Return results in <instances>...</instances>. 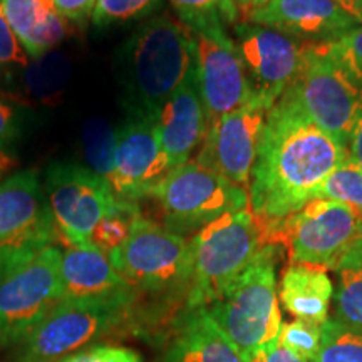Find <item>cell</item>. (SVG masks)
Masks as SVG:
<instances>
[{
    "instance_id": "cell-38",
    "label": "cell",
    "mask_w": 362,
    "mask_h": 362,
    "mask_svg": "<svg viewBox=\"0 0 362 362\" xmlns=\"http://www.w3.org/2000/svg\"><path fill=\"white\" fill-rule=\"evenodd\" d=\"M336 2L356 21V0H336Z\"/></svg>"
},
{
    "instance_id": "cell-10",
    "label": "cell",
    "mask_w": 362,
    "mask_h": 362,
    "mask_svg": "<svg viewBox=\"0 0 362 362\" xmlns=\"http://www.w3.org/2000/svg\"><path fill=\"white\" fill-rule=\"evenodd\" d=\"M56 238L39 175L27 170L0 181V280Z\"/></svg>"
},
{
    "instance_id": "cell-12",
    "label": "cell",
    "mask_w": 362,
    "mask_h": 362,
    "mask_svg": "<svg viewBox=\"0 0 362 362\" xmlns=\"http://www.w3.org/2000/svg\"><path fill=\"white\" fill-rule=\"evenodd\" d=\"M59 300L61 248L49 245L0 280V347H16Z\"/></svg>"
},
{
    "instance_id": "cell-25",
    "label": "cell",
    "mask_w": 362,
    "mask_h": 362,
    "mask_svg": "<svg viewBox=\"0 0 362 362\" xmlns=\"http://www.w3.org/2000/svg\"><path fill=\"white\" fill-rule=\"evenodd\" d=\"M346 203L362 214V171L346 160L325 178L312 194V200Z\"/></svg>"
},
{
    "instance_id": "cell-23",
    "label": "cell",
    "mask_w": 362,
    "mask_h": 362,
    "mask_svg": "<svg viewBox=\"0 0 362 362\" xmlns=\"http://www.w3.org/2000/svg\"><path fill=\"white\" fill-rule=\"evenodd\" d=\"M339 282L334 292V320L362 334V259L357 252L337 270Z\"/></svg>"
},
{
    "instance_id": "cell-19",
    "label": "cell",
    "mask_w": 362,
    "mask_h": 362,
    "mask_svg": "<svg viewBox=\"0 0 362 362\" xmlns=\"http://www.w3.org/2000/svg\"><path fill=\"white\" fill-rule=\"evenodd\" d=\"M62 298L89 300L136 296L112 267L110 257L94 245H67L61 250Z\"/></svg>"
},
{
    "instance_id": "cell-8",
    "label": "cell",
    "mask_w": 362,
    "mask_h": 362,
    "mask_svg": "<svg viewBox=\"0 0 362 362\" xmlns=\"http://www.w3.org/2000/svg\"><path fill=\"white\" fill-rule=\"evenodd\" d=\"M107 257L136 292L188 293L192 279L189 242L146 216L136 220L128 240Z\"/></svg>"
},
{
    "instance_id": "cell-6",
    "label": "cell",
    "mask_w": 362,
    "mask_h": 362,
    "mask_svg": "<svg viewBox=\"0 0 362 362\" xmlns=\"http://www.w3.org/2000/svg\"><path fill=\"white\" fill-rule=\"evenodd\" d=\"M272 228L291 264L339 270L362 247V214L341 202L314 198Z\"/></svg>"
},
{
    "instance_id": "cell-33",
    "label": "cell",
    "mask_w": 362,
    "mask_h": 362,
    "mask_svg": "<svg viewBox=\"0 0 362 362\" xmlns=\"http://www.w3.org/2000/svg\"><path fill=\"white\" fill-rule=\"evenodd\" d=\"M27 64H29V56L16 34L12 33L4 13L2 0H0V71L11 69V67L25 69Z\"/></svg>"
},
{
    "instance_id": "cell-21",
    "label": "cell",
    "mask_w": 362,
    "mask_h": 362,
    "mask_svg": "<svg viewBox=\"0 0 362 362\" xmlns=\"http://www.w3.org/2000/svg\"><path fill=\"white\" fill-rule=\"evenodd\" d=\"M2 8L29 57H44L66 37L67 21L52 0H2Z\"/></svg>"
},
{
    "instance_id": "cell-2",
    "label": "cell",
    "mask_w": 362,
    "mask_h": 362,
    "mask_svg": "<svg viewBox=\"0 0 362 362\" xmlns=\"http://www.w3.org/2000/svg\"><path fill=\"white\" fill-rule=\"evenodd\" d=\"M194 66L187 25L170 16L151 17L117 47L116 79L128 117L153 119Z\"/></svg>"
},
{
    "instance_id": "cell-5",
    "label": "cell",
    "mask_w": 362,
    "mask_h": 362,
    "mask_svg": "<svg viewBox=\"0 0 362 362\" xmlns=\"http://www.w3.org/2000/svg\"><path fill=\"white\" fill-rule=\"evenodd\" d=\"M136 296L74 300L62 298L17 344L12 362H56L96 344L129 319Z\"/></svg>"
},
{
    "instance_id": "cell-28",
    "label": "cell",
    "mask_w": 362,
    "mask_h": 362,
    "mask_svg": "<svg viewBox=\"0 0 362 362\" xmlns=\"http://www.w3.org/2000/svg\"><path fill=\"white\" fill-rule=\"evenodd\" d=\"M163 0H98L93 13V24L98 29L124 25L151 16Z\"/></svg>"
},
{
    "instance_id": "cell-32",
    "label": "cell",
    "mask_w": 362,
    "mask_h": 362,
    "mask_svg": "<svg viewBox=\"0 0 362 362\" xmlns=\"http://www.w3.org/2000/svg\"><path fill=\"white\" fill-rule=\"evenodd\" d=\"M56 362H143V357L131 347L96 342L67 354Z\"/></svg>"
},
{
    "instance_id": "cell-30",
    "label": "cell",
    "mask_w": 362,
    "mask_h": 362,
    "mask_svg": "<svg viewBox=\"0 0 362 362\" xmlns=\"http://www.w3.org/2000/svg\"><path fill=\"white\" fill-rule=\"evenodd\" d=\"M279 342L296 356L302 357L307 362H312L319 354L320 346H322V325L298 319L292 320V322H282Z\"/></svg>"
},
{
    "instance_id": "cell-35",
    "label": "cell",
    "mask_w": 362,
    "mask_h": 362,
    "mask_svg": "<svg viewBox=\"0 0 362 362\" xmlns=\"http://www.w3.org/2000/svg\"><path fill=\"white\" fill-rule=\"evenodd\" d=\"M56 11L61 13L67 22L74 24H86L93 19L94 8L98 0H52Z\"/></svg>"
},
{
    "instance_id": "cell-3",
    "label": "cell",
    "mask_w": 362,
    "mask_h": 362,
    "mask_svg": "<svg viewBox=\"0 0 362 362\" xmlns=\"http://www.w3.org/2000/svg\"><path fill=\"white\" fill-rule=\"evenodd\" d=\"M262 228L250 208L221 215L189 240L192 279L187 307H208L252 264L264 242Z\"/></svg>"
},
{
    "instance_id": "cell-27",
    "label": "cell",
    "mask_w": 362,
    "mask_h": 362,
    "mask_svg": "<svg viewBox=\"0 0 362 362\" xmlns=\"http://www.w3.org/2000/svg\"><path fill=\"white\" fill-rule=\"evenodd\" d=\"M180 22L194 27L210 22L237 24L238 6L235 0H170Z\"/></svg>"
},
{
    "instance_id": "cell-37",
    "label": "cell",
    "mask_w": 362,
    "mask_h": 362,
    "mask_svg": "<svg viewBox=\"0 0 362 362\" xmlns=\"http://www.w3.org/2000/svg\"><path fill=\"white\" fill-rule=\"evenodd\" d=\"M347 160L362 171V112L357 117L354 128L351 131L349 141H347Z\"/></svg>"
},
{
    "instance_id": "cell-16",
    "label": "cell",
    "mask_w": 362,
    "mask_h": 362,
    "mask_svg": "<svg viewBox=\"0 0 362 362\" xmlns=\"http://www.w3.org/2000/svg\"><path fill=\"white\" fill-rule=\"evenodd\" d=\"M171 166L160 146L156 126L146 117H128L116 129L112 168L106 183L117 200L139 203L151 197Z\"/></svg>"
},
{
    "instance_id": "cell-7",
    "label": "cell",
    "mask_w": 362,
    "mask_h": 362,
    "mask_svg": "<svg viewBox=\"0 0 362 362\" xmlns=\"http://www.w3.org/2000/svg\"><path fill=\"white\" fill-rule=\"evenodd\" d=\"M284 96L347 148L351 131L362 112V88L334 61L325 42L302 45L296 79Z\"/></svg>"
},
{
    "instance_id": "cell-9",
    "label": "cell",
    "mask_w": 362,
    "mask_h": 362,
    "mask_svg": "<svg viewBox=\"0 0 362 362\" xmlns=\"http://www.w3.org/2000/svg\"><path fill=\"white\" fill-rule=\"evenodd\" d=\"M149 198L160 203L166 228L181 237L194 235L221 215L248 208L247 189L197 160L171 170Z\"/></svg>"
},
{
    "instance_id": "cell-29",
    "label": "cell",
    "mask_w": 362,
    "mask_h": 362,
    "mask_svg": "<svg viewBox=\"0 0 362 362\" xmlns=\"http://www.w3.org/2000/svg\"><path fill=\"white\" fill-rule=\"evenodd\" d=\"M116 129L107 123L93 119L84 129L86 155L90 163V170L101 175L104 180L111 173L112 153H115Z\"/></svg>"
},
{
    "instance_id": "cell-1",
    "label": "cell",
    "mask_w": 362,
    "mask_h": 362,
    "mask_svg": "<svg viewBox=\"0 0 362 362\" xmlns=\"http://www.w3.org/2000/svg\"><path fill=\"white\" fill-rule=\"evenodd\" d=\"M347 160V148L312 123L287 96L267 116L248 185L255 218L275 223L300 210Z\"/></svg>"
},
{
    "instance_id": "cell-34",
    "label": "cell",
    "mask_w": 362,
    "mask_h": 362,
    "mask_svg": "<svg viewBox=\"0 0 362 362\" xmlns=\"http://www.w3.org/2000/svg\"><path fill=\"white\" fill-rule=\"evenodd\" d=\"M22 134V115L16 106L0 98V155L19 141Z\"/></svg>"
},
{
    "instance_id": "cell-31",
    "label": "cell",
    "mask_w": 362,
    "mask_h": 362,
    "mask_svg": "<svg viewBox=\"0 0 362 362\" xmlns=\"http://www.w3.org/2000/svg\"><path fill=\"white\" fill-rule=\"evenodd\" d=\"M325 47L347 76L362 88V27L357 25L332 42H325Z\"/></svg>"
},
{
    "instance_id": "cell-39",
    "label": "cell",
    "mask_w": 362,
    "mask_h": 362,
    "mask_svg": "<svg viewBox=\"0 0 362 362\" xmlns=\"http://www.w3.org/2000/svg\"><path fill=\"white\" fill-rule=\"evenodd\" d=\"M237 6H242L243 8H252V7H259L262 4L269 2V0H235Z\"/></svg>"
},
{
    "instance_id": "cell-22",
    "label": "cell",
    "mask_w": 362,
    "mask_h": 362,
    "mask_svg": "<svg viewBox=\"0 0 362 362\" xmlns=\"http://www.w3.org/2000/svg\"><path fill=\"white\" fill-rule=\"evenodd\" d=\"M279 297L285 310L296 319L322 325L329 320L334 285L320 267L291 264L282 275Z\"/></svg>"
},
{
    "instance_id": "cell-42",
    "label": "cell",
    "mask_w": 362,
    "mask_h": 362,
    "mask_svg": "<svg viewBox=\"0 0 362 362\" xmlns=\"http://www.w3.org/2000/svg\"><path fill=\"white\" fill-rule=\"evenodd\" d=\"M359 253H361V259H362V247H361V250H359Z\"/></svg>"
},
{
    "instance_id": "cell-15",
    "label": "cell",
    "mask_w": 362,
    "mask_h": 362,
    "mask_svg": "<svg viewBox=\"0 0 362 362\" xmlns=\"http://www.w3.org/2000/svg\"><path fill=\"white\" fill-rule=\"evenodd\" d=\"M252 98L274 107L296 79L304 42L252 22L233 25Z\"/></svg>"
},
{
    "instance_id": "cell-20",
    "label": "cell",
    "mask_w": 362,
    "mask_h": 362,
    "mask_svg": "<svg viewBox=\"0 0 362 362\" xmlns=\"http://www.w3.org/2000/svg\"><path fill=\"white\" fill-rule=\"evenodd\" d=\"M165 362H243V359L206 307H187L175 325Z\"/></svg>"
},
{
    "instance_id": "cell-26",
    "label": "cell",
    "mask_w": 362,
    "mask_h": 362,
    "mask_svg": "<svg viewBox=\"0 0 362 362\" xmlns=\"http://www.w3.org/2000/svg\"><path fill=\"white\" fill-rule=\"evenodd\" d=\"M312 362H362V334L329 319L322 324V346Z\"/></svg>"
},
{
    "instance_id": "cell-41",
    "label": "cell",
    "mask_w": 362,
    "mask_h": 362,
    "mask_svg": "<svg viewBox=\"0 0 362 362\" xmlns=\"http://www.w3.org/2000/svg\"><path fill=\"white\" fill-rule=\"evenodd\" d=\"M4 171H6V170H4V166H0V181H2V175H4Z\"/></svg>"
},
{
    "instance_id": "cell-17",
    "label": "cell",
    "mask_w": 362,
    "mask_h": 362,
    "mask_svg": "<svg viewBox=\"0 0 362 362\" xmlns=\"http://www.w3.org/2000/svg\"><path fill=\"white\" fill-rule=\"evenodd\" d=\"M247 22L304 44L332 42L359 25L336 0H269L247 8Z\"/></svg>"
},
{
    "instance_id": "cell-18",
    "label": "cell",
    "mask_w": 362,
    "mask_h": 362,
    "mask_svg": "<svg viewBox=\"0 0 362 362\" xmlns=\"http://www.w3.org/2000/svg\"><path fill=\"white\" fill-rule=\"evenodd\" d=\"M155 126L161 151L171 170L192 160V155L203 143L208 129L194 66L180 88L163 104L155 117Z\"/></svg>"
},
{
    "instance_id": "cell-36",
    "label": "cell",
    "mask_w": 362,
    "mask_h": 362,
    "mask_svg": "<svg viewBox=\"0 0 362 362\" xmlns=\"http://www.w3.org/2000/svg\"><path fill=\"white\" fill-rule=\"evenodd\" d=\"M243 362H307L291 352L280 344L279 341L269 344V346L260 347L252 354L243 357Z\"/></svg>"
},
{
    "instance_id": "cell-14",
    "label": "cell",
    "mask_w": 362,
    "mask_h": 362,
    "mask_svg": "<svg viewBox=\"0 0 362 362\" xmlns=\"http://www.w3.org/2000/svg\"><path fill=\"white\" fill-rule=\"evenodd\" d=\"M270 110L265 103L252 98L243 106L226 112L208 126L197 161L248 192Z\"/></svg>"
},
{
    "instance_id": "cell-13",
    "label": "cell",
    "mask_w": 362,
    "mask_h": 362,
    "mask_svg": "<svg viewBox=\"0 0 362 362\" xmlns=\"http://www.w3.org/2000/svg\"><path fill=\"white\" fill-rule=\"evenodd\" d=\"M193 40L194 72L208 126L252 99L245 67L221 22L187 27Z\"/></svg>"
},
{
    "instance_id": "cell-4",
    "label": "cell",
    "mask_w": 362,
    "mask_h": 362,
    "mask_svg": "<svg viewBox=\"0 0 362 362\" xmlns=\"http://www.w3.org/2000/svg\"><path fill=\"white\" fill-rule=\"evenodd\" d=\"M277 260V247L265 243L223 296L206 307L215 322L235 344L242 359L279 341L282 315L275 277Z\"/></svg>"
},
{
    "instance_id": "cell-11",
    "label": "cell",
    "mask_w": 362,
    "mask_h": 362,
    "mask_svg": "<svg viewBox=\"0 0 362 362\" xmlns=\"http://www.w3.org/2000/svg\"><path fill=\"white\" fill-rule=\"evenodd\" d=\"M42 187L57 237L67 245H89L94 228L117 200L101 175L79 163H51Z\"/></svg>"
},
{
    "instance_id": "cell-24",
    "label": "cell",
    "mask_w": 362,
    "mask_h": 362,
    "mask_svg": "<svg viewBox=\"0 0 362 362\" xmlns=\"http://www.w3.org/2000/svg\"><path fill=\"white\" fill-rule=\"evenodd\" d=\"M141 216L139 203H131L116 200L115 205L104 218L99 221L93 235H90V245L110 255L116 248H119L128 240L136 220Z\"/></svg>"
},
{
    "instance_id": "cell-40",
    "label": "cell",
    "mask_w": 362,
    "mask_h": 362,
    "mask_svg": "<svg viewBox=\"0 0 362 362\" xmlns=\"http://www.w3.org/2000/svg\"><path fill=\"white\" fill-rule=\"evenodd\" d=\"M356 21L362 24V0H356Z\"/></svg>"
}]
</instances>
